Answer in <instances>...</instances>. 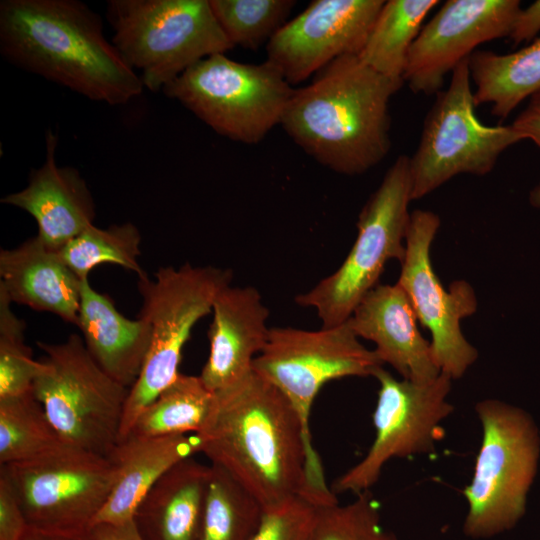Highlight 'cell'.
<instances>
[{
  "mask_svg": "<svg viewBox=\"0 0 540 540\" xmlns=\"http://www.w3.org/2000/svg\"><path fill=\"white\" fill-rule=\"evenodd\" d=\"M214 397L200 376L180 373L140 413L129 435L160 437L200 433L211 413Z\"/></svg>",
  "mask_w": 540,
  "mask_h": 540,
  "instance_id": "cell-26",
  "label": "cell"
},
{
  "mask_svg": "<svg viewBox=\"0 0 540 540\" xmlns=\"http://www.w3.org/2000/svg\"><path fill=\"white\" fill-rule=\"evenodd\" d=\"M141 234L131 222L99 228L94 224L70 240L59 254L67 266L81 279L97 265L109 263L134 272L138 278L147 276L138 262Z\"/></svg>",
  "mask_w": 540,
  "mask_h": 540,
  "instance_id": "cell-29",
  "label": "cell"
},
{
  "mask_svg": "<svg viewBox=\"0 0 540 540\" xmlns=\"http://www.w3.org/2000/svg\"><path fill=\"white\" fill-rule=\"evenodd\" d=\"M201 453L225 469L264 511L296 497L316 506L337 502L321 461L286 397L254 371L214 393Z\"/></svg>",
  "mask_w": 540,
  "mask_h": 540,
  "instance_id": "cell-1",
  "label": "cell"
},
{
  "mask_svg": "<svg viewBox=\"0 0 540 540\" xmlns=\"http://www.w3.org/2000/svg\"><path fill=\"white\" fill-rule=\"evenodd\" d=\"M77 327L96 363L114 380L131 388L147 356L152 329L142 317L129 319L113 300L82 281Z\"/></svg>",
  "mask_w": 540,
  "mask_h": 540,
  "instance_id": "cell-22",
  "label": "cell"
},
{
  "mask_svg": "<svg viewBox=\"0 0 540 540\" xmlns=\"http://www.w3.org/2000/svg\"><path fill=\"white\" fill-rule=\"evenodd\" d=\"M440 224L432 211L411 212L397 283L407 294L418 321L431 333L434 363L453 380L461 378L478 358V350L460 328L461 320L477 311L478 302L470 283L453 281L447 291L434 271L430 250Z\"/></svg>",
  "mask_w": 540,
  "mask_h": 540,
  "instance_id": "cell-14",
  "label": "cell"
},
{
  "mask_svg": "<svg viewBox=\"0 0 540 540\" xmlns=\"http://www.w3.org/2000/svg\"><path fill=\"white\" fill-rule=\"evenodd\" d=\"M384 0H314L266 45V62L292 86L332 61L358 55Z\"/></svg>",
  "mask_w": 540,
  "mask_h": 540,
  "instance_id": "cell-16",
  "label": "cell"
},
{
  "mask_svg": "<svg viewBox=\"0 0 540 540\" xmlns=\"http://www.w3.org/2000/svg\"><path fill=\"white\" fill-rule=\"evenodd\" d=\"M373 377L379 382L375 439L364 458L335 480L334 494L369 490L390 459L434 452L440 423L454 410L447 400L452 378L445 373L425 384L398 380L383 367Z\"/></svg>",
  "mask_w": 540,
  "mask_h": 540,
  "instance_id": "cell-13",
  "label": "cell"
},
{
  "mask_svg": "<svg viewBox=\"0 0 540 540\" xmlns=\"http://www.w3.org/2000/svg\"><path fill=\"white\" fill-rule=\"evenodd\" d=\"M210 465L193 457L171 467L137 506L134 521L144 540H196Z\"/></svg>",
  "mask_w": 540,
  "mask_h": 540,
  "instance_id": "cell-23",
  "label": "cell"
},
{
  "mask_svg": "<svg viewBox=\"0 0 540 540\" xmlns=\"http://www.w3.org/2000/svg\"><path fill=\"white\" fill-rule=\"evenodd\" d=\"M68 446L33 391L0 399V465L39 459Z\"/></svg>",
  "mask_w": 540,
  "mask_h": 540,
  "instance_id": "cell-28",
  "label": "cell"
},
{
  "mask_svg": "<svg viewBox=\"0 0 540 540\" xmlns=\"http://www.w3.org/2000/svg\"><path fill=\"white\" fill-rule=\"evenodd\" d=\"M37 345L45 356L32 391L48 419L72 447L108 456L119 440L129 388L96 363L78 334Z\"/></svg>",
  "mask_w": 540,
  "mask_h": 540,
  "instance_id": "cell-8",
  "label": "cell"
},
{
  "mask_svg": "<svg viewBox=\"0 0 540 540\" xmlns=\"http://www.w3.org/2000/svg\"><path fill=\"white\" fill-rule=\"evenodd\" d=\"M530 204L540 210V179L529 193Z\"/></svg>",
  "mask_w": 540,
  "mask_h": 540,
  "instance_id": "cell-39",
  "label": "cell"
},
{
  "mask_svg": "<svg viewBox=\"0 0 540 540\" xmlns=\"http://www.w3.org/2000/svg\"><path fill=\"white\" fill-rule=\"evenodd\" d=\"M212 312L209 356L199 376L217 393L253 372V361L268 341L269 310L256 288L229 285L217 295Z\"/></svg>",
  "mask_w": 540,
  "mask_h": 540,
  "instance_id": "cell-17",
  "label": "cell"
},
{
  "mask_svg": "<svg viewBox=\"0 0 540 540\" xmlns=\"http://www.w3.org/2000/svg\"><path fill=\"white\" fill-rule=\"evenodd\" d=\"M28 528L15 492L0 470V540H23Z\"/></svg>",
  "mask_w": 540,
  "mask_h": 540,
  "instance_id": "cell-34",
  "label": "cell"
},
{
  "mask_svg": "<svg viewBox=\"0 0 540 540\" xmlns=\"http://www.w3.org/2000/svg\"><path fill=\"white\" fill-rule=\"evenodd\" d=\"M264 514L259 501L225 469L212 464L196 540H251Z\"/></svg>",
  "mask_w": 540,
  "mask_h": 540,
  "instance_id": "cell-27",
  "label": "cell"
},
{
  "mask_svg": "<svg viewBox=\"0 0 540 540\" xmlns=\"http://www.w3.org/2000/svg\"><path fill=\"white\" fill-rule=\"evenodd\" d=\"M138 278L143 299L140 317L152 337L141 373L129 389L119 441L126 438L140 413L180 374L182 350L195 324L212 311L217 295L231 285L232 271L213 266L161 267Z\"/></svg>",
  "mask_w": 540,
  "mask_h": 540,
  "instance_id": "cell-6",
  "label": "cell"
},
{
  "mask_svg": "<svg viewBox=\"0 0 540 540\" xmlns=\"http://www.w3.org/2000/svg\"><path fill=\"white\" fill-rule=\"evenodd\" d=\"M294 88L268 62L245 64L219 53L166 85L178 101L219 135L256 144L281 123Z\"/></svg>",
  "mask_w": 540,
  "mask_h": 540,
  "instance_id": "cell-9",
  "label": "cell"
},
{
  "mask_svg": "<svg viewBox=\"0 0 540 540\" xmlns=\"http://www.w3.org/2000/svg\"><path fill=\"white\" fill-rule=\"evenodd\" d=\"M483 429L474 473L463 490L466 536L481 539L512 529L526 510L540 455L538 428L523 409L497 399L475 406Z\"/></svg>",
  "mask_w": 540,
  "mask_h": 540,
  "instance_id": "cell-5",
  "label": "cell"
},
{
  "mask_svg": "<svg viewBox=\"0 0 540 540\" xmlns=\"http://www.w3.org/2000/svg\"><path fill=\"white\" fill-rule=\"evenodd\" d=\"M540 34V0L519 11L512 26L509 39L514 46L531 42Z\"/></svg>",
  "mask_w": 540,
  "mask_h": 540,
  "instance_id": "cell-35",
  "label": "cell"
},
{
  "mask_svg": "<svg viewBox=\"0 0 540 540\" xmlns=\"http://www.w3.org/2000/svg\"><path fill=\"white\" fill-rule=\"evenodd\" d=\"M222 31L232 44L257 50L287 22L293 0H209Z\"/></svg>",
  "mask_w": 540,
  "mask_h": 540,
  "instance_id": "cell-30",
  "label": "cell"
},
{
  "mask_svg": "<svg viewBox=\"0 0 540 540\" xmlns=\"http://www.w3.org/2000/svg\"><path fill=\"white\" fill-rule=\"evenodd\" d=\"M410 160L400 155L363 206L357 237L340 267L309 291L295 297L316 311L322 327L346 322L363 297L375 288L391 259L402 263L411 212Z\"/></svg>",
  "mask_w": 540,
  "mask_h": 540,
  "instance_id": "cell-7",
  "label": "cell"
},
{
  "mask_svg": "<svg viewBox=\"0 0 540 540\" xmlns=\"http://www.w3.org/2000/svg\"><path fill=\"white\" fill-rule=\"evenodd\" d=\"M23 540H95L90 533L87 535H66L43 532L28 528Z\"/></svg>",
  "mask_w": 540,
  "mask_h": 540,
  "instance_id": "cell-38",
  "label": "cell"
},
{
  "mask_svg": "<svg viewBox=\"0 0 540 540\" xmlns=\"http://www.w3.org/2000/svg\"><path fill=\"white\" fill-rule=\"evenodd\" d=\"M401 87L357 55H345L294 89L280 125L319 164L360 175L390 151L389 102Z\"/></svg>",
  "mask_w": 540,
  "mask_h": 540,
  "instance_id": "cell-3",
  "label": "cell"
},
{
  "mask_svg": "<svg viewBox=\"0 0 540 540\" xmlns=\"http://www.w3.org/2000/svg\"><path fill=\"white\" fill-rule=\"evenodd\" d=\"M90 535L95 540H144L134 518L117 524H96L91 528Z\"/></svg>",
  "mask_w": 540,
  "mask_h": 540,
  "instance_id": "cell-37",
  "label": "cell"
},
{
  "mask_svg": "<svg viewBox=\"0 0 540 540\" xmlns=\"http://www.w3.org/2000/svg\"><path fill=\"white\" fill-rule=\"evenodd\" d=\"M511 125L523 140H531L540 148V91L529 98Z\"/></svg>",
  "mask_w": 540,
  "mask_h": 540,
  "instance_id": "cell-36",
  "label": "cell"
},
{
  "mask_svg": "<svg viewBox=\"0 0 540 540\" xmlns=\"http://www.w3.org/2000/svg\"><path fill=\"white\" fill-rule=\"evenodd\" d=\"M411 302L398 284H378L354 309L348 322L358 338L375 344L384 364L415 383L432 382L440 375L430 341L420 333Z\"/></svg>",
  "mask_w": 540,
  "mask_h": 540,
  "instance_id": "cell-18",
  "label": "cell"
},
{
  "mask_svg": "<svg viewBox=\"0 0 540 540\" xmlns=\"http://www.w3.org/2000/svg\"><path fill=\"white\" fill-rule=\"evenodd\" d=\"M0 53L20 69L113 106L144 88L106 39L101 17L78 0H2Z\"/></svg>",
  "mask_w": 540,
  "mask_h": 540,
  "instance_id": "cell-2",
  "label": "cell"
},
{
  "mask_svg": "<svg viewBox=\"0 0 540 540\" xmlns=\"http://www.w3.org/2000/svg\"><path fill=\"white\" fill-rule=\"evenodd\" d=\"M12 302L0 289V399L32 391L40 369L25 344V322L11 309Z\"/></svg>",
  "mask_w": 540,
  "mask_h": 540,
  "instance_id": "cell-32",
  "label": "cell"
},
{
  "mask_svg": "<svg viewBox=\"0 0 540 540\" xmlns=\"http://www.w3.org/2000/svg\"><path fill=\"white\" fill-rule=\"evenodd\" d=\"M202 446L199 433L129 435L119 441L107 456L115 468L114 483L93 526L133 519L137 506L157 480L180 461L201 453Z\"/></svg>",
  "mask_w": 540,
  "mask_h": 540,
  "instance_id": "cell-21",
  "label": "cell"
},
{
  "mask_svg": "<svg viewBox=\"0 0 540 540\" xmlns=\"http://www.w3.org/2000/svg\"><path fill=\"white\" fill-rule=\"evenodd\" d=\"M354 501L316 506L309 540H398L381 522L379 505L370 490Z\"/></svg>",
  "mask_w": 540,
  "mask_h": 540,
  "instance_id": "cell-31",
  "label": "cell"
},
{
  "mask_svg": "<svg viewBox=\"0 0 540 540\" xmlns=\"http://www.w3.org/2000/svg\"><path fill=\"white\" fill-rule=\"evenodd\" d=\"M468 65L475 107L490 104L492 115L504 120L540 91V34L515 52L476 50L468 57Z\"/></svg>",
  "mask_w": 540,
  "mask_h": 540,
  "instance_id": "cell-24",
  "label": "cell"
},
{
  "mask_svg": "<svg viewBox=\"0 0 540 540\" xmlns=\"http://www.w3.org/2000/svg\"><path fill=\"white\" fill-rule=\"evenodd\" d=\"M519 0H448L413 42L404 72L415 94L441 91L445 76L485 42L509 37Z\"/></svg>",
  "mask_w": 540,
  "mask_h": 540,
  "instance_id": "cell-15",
  "label": "cell"
},
{
  "mask_svg": "<svg viewBox=\"0 0 540 540\" xmlns=\"http://www.w3.org/2000/svg\"><path fill=\"white\" fill-rule=\"evenodd\" d=\"M82 281L59 252L35 235L0 251V289L12 303L49 312L78 325Z\"/></svg>",
  "mask_w": 540,
  "mask_h": 540,
  "instance_id": "cell-20",
  "label": "cell"
},
{
  "mask_svg": "<svg viewBox=\"0 0 540 540\" xmlns=\"http://www.w3.org/2000/svg\"><path fill=\"white\" fill-rule=\"evenodd\" d=\"M468 58L451 73L427 112L409 157L411 200H419L460 174H489L500 155L523 140L510 125L489 126L475 114Z\"/></svg>",
  "mask_w": 540,
  "mask_h": 540,
  "instance_id": "cell-10",
  "label": "cell"
},
{
  "mask_svg": "<svg viewBox=\"0 0 540 540\" xmlns=\"http://www.w3.org/2000/svg\"><path fill=\"white\" fill-rule=\"evenodd\" d=\"M383 365L375 350L359 341L347 320L316 331L270 328L253 371L286 397L311 439L310 412L322 386L345 377L373 376Z\"/></svg>",
  "mask_w": 540,
  "mask_h": 540,
  "instance_id": "cell-12",
  "label": "cell"
},
{
  "mask_svg": "<svg viewBox=\"0 0 540 540\" xmlns=\"http://www.w3.org/2000/svg\"><path fill=\"white\" fill-rule=\"evenodd\" d=\"M32 529L87 535L112 489L107 456L68 446L48 456L0 465Z\"/></svg>",
  "mask_w": 540,
  "mask_h": 540,
  "instance_id": "cell-11",
  "label": "cell"
},
{
  "mask_svg": "<svg viewBox=\"0 0 540 540\" xmlns=\"http://www.w3.org/2000/svg\"><path fill=\"white\" fill-rule=\"evenodd\" d=\"M106 17L113 45L152 92L200 60L233 48L209 0H109Z\"/></svg>",
  "mask_w": 540,
  "mask_h": 540,
  "instance_id": "cell-4",
  "label": "cell"
},
{
  "mask_svg": "<svg viewBox=\"0 0 540 540\" xmlns=\"http://www.w3.org/2000/svg\"><path fill=\"white\" fill-rule=\"evenodd\" d=\"M45 140L44 163L31 171L25 188L2 197L1 203L29 213L37 223L38 239L59 252L93 224L96 211L93 196L79 171L57 165V136L47 131Z\"/></svg>",
  "mask_w": 540,
  "mask_h": 540,
  "instance_id": "cell-19",
  "label": "cell"
},
{
  "mask_svg": "<svg viewBox=\"0 0 540 540\" xmlns=\"http://www.w3.org/2000/svg\"><path fill=\"white\" fill-rule=\"evenodd\" d=\"M316 506L299 496L272 510L264 511L251 540H309Z\"/></svg>",
  "mask_w": 540,
  "mask_h": 540,
  "instance_id": "cell-33",
  "label": "cell"
},
{
  "mask_svg": "<svg viewBox=\"0 0 540 540\" xmlns=\"http://www.w3.org/2000/svg\"><path fill=\"white\" fill-rule=\"evenodd\" d=\"M439 3L438 0L385 1L357 55L359 59L402 86L410 48L428 14Z\"/></svg>",
  "mask_w": 540,
  "mask_h": 540,
  "instance_id": "cell-25",
  "label": "cell"
}]
</instances>
